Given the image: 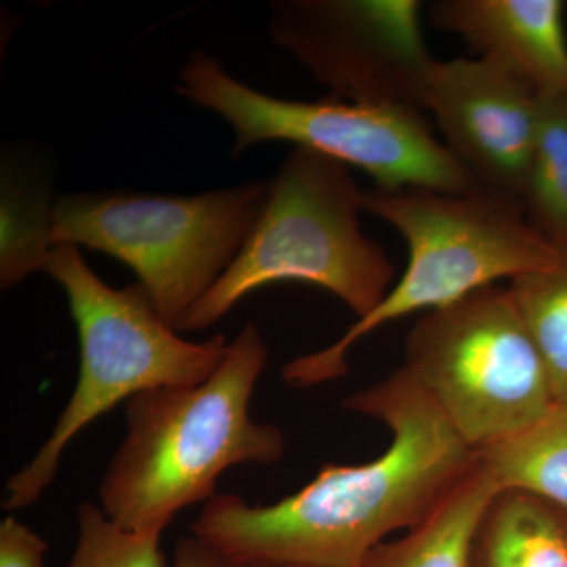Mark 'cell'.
<instances>
[{"mask_svg": "<svg viewBox=\"0 0 567 567\" xmlns=\"http://www.w3.org/2000/svg\"><path fill=\"white\" fill-rule=\"evenodd\" d=\"M48 544L20 518L0 522V567H44Z\"/></svg>", "mask_w": 567, "mask_h": 567, "instance_id": "19", "label": "cell"}, {"mask_svg": "<svg viewBox=\"0 0 567 567\" xmlns=\"http://www.w3.org/2000/svg\"><path fill=\"white\" fill-rule=\"evenodd\" d=\"M55 197L44 183L24 181L3 159L2 166V246H0V286H18L28 276L41 271L51 245L52 208Z\"/></svg>", "mask_w": 567, "mask_h": 567, "instance_id": "17", "label": "cell"}, {"mask_svg": "<svg viewBox=\"0 0 567 567\" xmlns=\"http://www.w3.org/2000/svg\"><path fill=\"white\" fill-rule=\"evenodd\" d=\"M66 567H169L162 535L118 527L100 506L84 502L78 509V540Z\"/></svg>", "mask_w": 567, "mask_h": 567, "instance_id": "18", "label": "cell"}, {"mask_svg": "<svg viewBox=\"0 0 567 567\" xmlns=\"http://www.w3.org/2000/svg\"><path fill=\"white\" fill-rule=\"evenodd\" d=\"M536 95V141L522 203L537 233L567 245V95Z\"/></svg>", "mask_w": 567, "mask_h": 567, "instance_id": "15", "label": "cell"}, {"mask_svg": "<svg viewBox=\"0 0 567 567\" xmlns=\"http://www.w3.org/2000/svg\"><path fill=\"white\" fill-rule=\"evenodd\" d=\"M511 293L524 319L557 405L567 406V245L547 267L511 281Z\"/></svg>", "mask_w": 567, "mask_h": 567, "instance_id": "16", "label": "cell"}, {"mask_svg": "<svg viewBox=\"0 0 567 567\" xmlns=\"http://www.w3.org/2000/svg\"><path fill=\"white\" fill-rule=\"evenodd\" d=\"M41 271L69 301L80 338V375L47 442L7 480L2 506L10 513L39 502L58 476L66 447L93 421L134 395L199 385L219 368L229 346L223 334L203 342L182 338L140 282L111 287L78 246H52Z\"/></svg>", "mask_w": 567, "mask_h": 567, "instance_id": "4", "label": "cell"}, {"mask_svg": "<svg viewBox=\"0 0 567 567\" xmlns=\"http://www.w3.org/2000/svg\"><path fill=\"white\" fill-rule=\"evenodd\" d=\"M470 567H567V513L522 491H499L488 503Z\"/></svg>", "mask_w": 567, "mask_h": 567, "instance_id": "12", "label": "cell"}, {"mask_svg": "<svg viewBox=\"0 0 567 567\" xmlns=\"http://www.w3.org/2000/svg\"><path fill=\"white\" fill-rule=\"evenodd\" d=\"M268 192L270 183L248 182L193 196L65 194L52 208L51 245L84 246L132 268L178 331L237 259Z\"/></svg>", "mask_w": 567, "mask_h": 567, "instance_id": "6", "label": "cell"}, {"mask_svg": "<svg viewBox=\"0 0 567 567\" xmlns=\"http://www.w3.org/2000/svg\"><path fill=\"white\" fill-rule=\"evenodd\" d=\"M404 368L476 453L557 405L509 287L429 312L406 338Z\"/></svg>", "mask_w": 567, "mask_h": 567, "instance_id": "8", "label": "cell"}, {"mask_svg": "<svg viewBox=\"0 0 567 567\" xmlns=\"http://www.w3.org/2000/svg\"><path fill=\"white\" fill-rule=\"evenodd\" d=\"M235 567H316V566L292 565V563L254 561V563H244V565H235Z\"/></svg>", "mask_w": 567, "mask_h": 567, "instance_id": "21", "label": "cell"}, {"mask_svg": "<svg viewBox=\"0 0 567 567\" xmlns=\"http://www.w3.org/2000/svg\"><path fill=\"white\" fill-rule=\"evenodd\" d=\"M175 91L226 121L234 133V156L264 142H292L295 147L363 171L380 189L472 193L483 188L436 141L415 107L278 99L238 81L204 51L193 52L183 65Z\"/></svg>", "mask_w": 567, "mask_h": 567, "instance_id": "7", "label": "cell"}, {"mask_svg": "<svg viewBox=\"0 0 567 567\" xmlns=\"http://www.w3.org/2000/svg\"><path fill=\"white\" fill-rule=\"evenodd\" d=\"M499 491H522L567 513V406L555 405L520 434L477 451Z\"/></svg>", "mask_w": 567, "mask_h": 567, "instance_id": "14", "label": "cell"}, {"mask_svg": "<svg viewBox=\"0 0 567 567\" xmlns=\"http://www.w3.org/2000/svg\"><path fill=\"white\" fill-rule=\"evenodd\" d=\"M498 492L480 458L423 524L377 546L360 567H470L477 525Z\"/></svg>", "mask_w": 567, "mask_h": 567, "instance_id": "13", "label": "cell"}, {"mask_svg": "<svg viewBox=\"0 0 567 567\" xmlns=\"http://www.w3.org/2000/svg\"><path fill=\"white\" fill-rule=\"evenodd\" d=\"M361 189L350 167L293 147L237 259L178 331L207 330L249 293L282 281L320 287L358 319L368 316L390 292L394 267L385 249L361 229Z\"/></svg>", "mask_w": 567, "mask_h": 567, "instance_id": "5", "label": "cell"}, {"mask_svg": "<svg viewBox=\"0 0 567 567\" xmlns=\"http://www.w3.org/2000/svg\"><path fill=\"white\" fill-rule=\"evenodd\" d=\"M429 20L533 92L567 95L565 3L559 0H440L432 3Z\"/></svg>", "mask_w": 567, "mask_h": 567, "instance_id": "11", "label": "cell"}, {"mask_svg": "<svg viewBox=\"0 0 567 567\" xmlns=\"http://www.w3.org/2000/svg\"><path fill=\"white\" fill-rule=\"evenodd\" d=\"M344 405L388 425L391 445L382 456L327 464L311 483L271 505L216 494L193 522L192 535L234 565L360 567L391 533L423 524L480 462L404 365Z\"/></svg>", "mask_w": 567, "mask_h": 567, "instance_id": "1", "label": "cell"}, {"mask_svg": "<svg viewBox=\"0 0 567 567\" xmlns=\"http://www.w3.org/2000/svg\"><path fill=\"white\" fill-rule=\"evenodd\" d=\"M267 361L264 336L249 322L210 379L130 399L125 439L100 483L106 516L130 532L163 535L185 507L210 502L227 470L281 461L282 432L256 423L249 410Z\"/></svg>", "mask_w": 567, "mask_h": 567, "instance_id": "2", "label": "cell"}, {"mask_svg": "<svg viewBox=\"0 0 567 567\" xmlns=\"http://www.w3.org/2000/svg\"><path fill=\"white\" fill-rule=\"evenodd\" d=\"M424 110L483 188L522 200L536 141V92L483 58L436 61Z\"/></svg>", "mask_w": 567, "mask_h": 567, "instance_id": "10", "label": "cell"}, {"mask_svg": "<svg viewBox=\"0 0 567 567\" xmlns=\"http://www.w3.org/2000/svg\"><path fill=\"white\" fill-rule=\"evenodd\" d=\"M416 0H278L271 40L338 99L424 110L435 69Z\"/></svg>", "mask_w": 567, "mask_h": 567, "instance_id": "9", "label": "cell"}, {"mask_svg": "<svg viewBox=\"0 0 567 567\" xmlns=\"http://www.w3.org/2000/svg\"><path fill=\"white\" fill-rule=\"evenodd\" d=\"M171 567H235L230 559L196 536L182 537Z\"/></svg>", "mask_w": 567, "mask_h": 567, "instance_id": "20", "label": "cell"}, {"mask_svg": "<svg viewBox=\"0 0 567 567\" xmlns=\"http://www.w3.org/2000/svg\"><path fill=\"white\" fill-rule=\"evenodd\" d=\"M361 208L402 235L409 264L385 298L334 344L284 365L282 379L290 386L341 379L349 371L347 358L353 346L383 324L446 308L499 279L514 281L540 270L558 256V246L528 221L520 199L487 188L472 193L375 188L361 192Z\"/></svg>", "mask_w": 567, "mask_h": 567, "instance_id": "3", "label": "cell"}]
</instances>
